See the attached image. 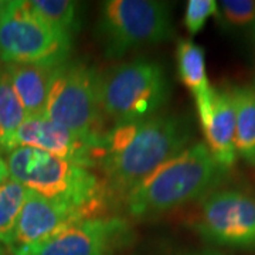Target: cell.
Instances as JSON below:
<instances>
[{"label":"cell","mask_w":255,"mask_h":255,"mask_svg":"<svg viewBox=\"0 0 255 255\" xmlns=\"http://www.w3.org/2000/svg\"><path fill=\"white\" fill-rule=\"evenodd\" d=\"M191 136L189 118L174 114L114 125L104 137L98 167L111 191L125 196L184 150Z\"/></svg>","instance_id":"cell-1"},{"label":"cell","mask_w":255,"mask_h":255,"mask_svg":"<svg viewBox=\"0 0 255 255\" xmlns=\"http://www.w3.org/2000/svg\"><path fill=\"white\" fill-rule=\"evenodd\" d=\"M206 143L189 145L179 155L156 169L124 196L125 210L133 219L164 214L216 190L226 177Z\"/></svg>","instance_id":"cell-2"},{"label":"cell","mask_w":255,"mask_h":255,"mask_svg":"<svg viewBox=\"0 0 255 255\" xmlns=\"http://www.w3.org/2000/svg\"><path fill=\"white\" fill-rule=\"evenodd\" d=\"M9 177L28 190L82 211L88 219L105 216L111 189L84 166L28 146L4 155Z\"/></svg>","instance_id":"cell-3"},{"label":"cell","mask_w":255,"mask_h":255,"mask_svg":"<svg viewBox=\"0 0 255 255\" xmlns=\"http://www.w3.org/2000/svg\"><path fill=\"white\" fill-rule=\"evenodd\" d=\"M169 97L166 71L153 60L136 58L100 74L101 108L112 127L153 118Z\"/></svg>","instance_id":"cell-4"},{"label":"cell","mask_w":255,"mask_h":255,"mask_svg":"<svg viewBox=\"0 0 255 255\" xmlns=\"http://www.w3.org/2000/svg\"><path fill=\"white\" fill-rule=\"evenodd\" d=\"M44 117L77 135L104 142L108 122L100 100V74L90 64L67 60L55 70Z\"/></svg>","instance_id":"cell-5"},{"label":"cell","mask_w":255,"mask_h":255,"mask_svg":"<svg viewBox=\"0 0 255 255\" xmlns=\"http://www.w3.org/2000/svg\"><path fill=\"white\" fill-rule=\"evenodd\" d=\"M173 36L170 9L156 0H110L102 4L98 37L108 58L152 46Z\"/></svg>","instance_id":"cell-6"},{"label":"cell","mask_w":255,"mask_h":255,"mask_svg":"<svg viewBox=\"0 0 255 255\" xmlns=\"http://www.w3.org/2000/svg\"><path fill=\"white\" fill-rule=\"evenodd\" d=\"M71 47L73 37L37 17L28 1H7L0 18V64H61Z\"/></svg>","instance_id":"cell-7"},{"label":"cell","mask_w":255,"mask_h":255,"mask_svg":"<svg viewBox=\"0 0 255 255\" xmlns=\"http://www.w3.org/2000/svg\"><path fill=\"white\" fill-rule=\"evenodd\" d=\"M191 227L213 246L255 250V194L216 189L199 200Z\"/></svg>","instance_id":"cell-8"},{"label":"cell","mask_w":255,"mask_h":255,"mask_svg":"<svg viewBox=\"0 0 255 255\" xmlns=\"http://www.w3.org/2000/svg\"><path fill=\"white\" fill-rule=\"evenodd\" d=\"M88 219L82 211L30 190L6 247L9 255H31L65 228Z\"/></svg>","instance_id":"cell-9"},{"label":"cell","mask_w":255,"mask_h":255,"mask_svg":"<svg viewBox=\"0 0 255 255\" xmlns=\"http://www.w3.org/2000/svg\"><path fill=\"white\" fill-rule=\"evenodd\" d=\"M130 237L127 220L115 216L92 217L74 223L31 255H114L129 244Z\"/></svg>","instance_id":"cell-10"},{"label":"cell","mask_w":255,"mask_h":255,"mask_svg":"<svg viewBox=\"0 0 255 255\" xmlns=\"http://www.w3.org/2000/svg\"><path fill=\"white\" fill-rule=\"evenodd\" d=\"M28 146L58 156L87 169L98 167L102 143L80 136L44 115L27 117L16 132L13 149Z\"/></svg>","instance_id":"cell-11"},{"label":"cell","mask_w":255,"mask_h":255,"mask_svg":"<svg viewBox=\"0 0 255 255\" xmlns=\"http://www.w3.org/2000/svg\"><path fill=\"white\" fill-rule=\"evenodd\" d=\"M196 107L210 153L228 172L237 160L236 110L231 91L213 88L209 98Z\"/></svg>","instance_id":"cell-12"},{"label":"cell","mask_w":255,"mask_h":255,"mask_svg":"<svg viewBox=\"0 0 255 255\" xmlns=\"http://www.w3.org/2000/svg\"><path fill=\"white\" fill-rule=\"evenodd\" d=\"M58 65L46 63L4 65L27 117L44 115L48 91Z\"/></svg>","instance_id":"cell-13"},{"label":"cell","mask_w":255,"mask_h":255,"mask_svg":"<svg viewBox=\"0 0 255 255\" xmlns=\"http://www.w3.org/2000/svg\"><path fill=\"white\" fill-rule=\"evenodd\" d=\"M177 70L182 82L190 90L196 105L207 100L213 91L206 70V54L203 47L196 44L193 40L182 38L177 43L176 50Z\"/></svg>","instance_id":"cell-14"},{"label":"cell","mask_w":255,"mask_h":255,"mask_svg":"<svg viewBox=\"0 0 255 255\" xmlns=\"http://www.w3.org/2000/svg\"><path fill=\"white\" fill-rule=\"evenodd\" d=\"M230 91L236 110V152L255 166V88L233 87Z\"/></svg>","instance_id":"cell-15"},{"label":"cell","mask_w":255,"mask_h":255,"mask_svg":"<svg viewBox=\"0 0 255 255\" xmlns=\"http://www.w3.org/2000/svg\"><path fill=\"white\" fill-rule=\"evenodd\" d=\"M27 114L18 100L10 81L7 70L0 64V153L7 155L13 149V140Z\"/></svg>","instance_id":"cell-16"},{"label":"cell","mask_w":255,"mask_h":255,"mask_svg":"<svg viewBox=\"0 0 255 255\" xmlns=\"http://www.w3.org/2000/svg\"><path fill=\"white\" fill-rule=\"evenodd\" d=\"M28 193L27 187L10 177L0 186V244L4 248L9 246Z\"/></svg>","instance_id":"cell-17"},{"label":"cell","mask_w":255,"mask_h":255,"mask_svg":"<svg viewBox=\"0 0 255 255\" xmlns=\"http://www.w3.org/2000/svg\"><path fill=\"white\" fill-rule=\"evenodd\" d=\"M30 9L48 26L74 36L78 28V3L71 0H31Z\"/></svg>","instance_id":"cell-18"},{"label":"cell","mask_w":255,"mask_h":255,"mask_svg":"<svg viewBox=\"0 0 255 255\" xmlns=\"http://www.w3.org/2000/svg\"><path fill=\"white\" fill-rule=\"evenodd\" d=\"M217 20L221 27L236 34L255 38L254 0H221L217 1Z\"/></svg>","instance_id":"cell-19"},{"label":"cell","mask_w":255,"mask_h":255,"mask_svg":"<svg viewBox=\"0 0 255 255\" xmlns=\"http://www.w3.org/2000/svg\"><path fill=\"white\" fill-rule=\"evenodd\" d=\"M217 13L214 0H189L184 11V26L190 34H197L204 27L210 16Z\"/></svg>","instance_id":"cell-20"},{"label":"cell","mask_w":255,"mask_h":255,"mask_svg":"<svg viewBox=\"0 0 255 255\" xmlns=\"http://www.w3.org/2000/svg\"><path fill=\"white\" fill-rule=\"evenodd\" d=\"M9 179V172H7V166L3 155L0 153V186Z\"/></svg>","instance_id":"cell-21"},{"label":"cell","mask_w":255,"mask_h":255,"mask_svg":"<svg viewBox=\"0 0 255 255\" xmlns=\"http://www.w3.org/2000/svg\"><path fill=\"white\" fill-rule=\"evenodd\" d=\"M186 255H223L217 253V251H213V250H204V251H197V253H191V254Z\"/></svg>","instance_id":"cell-22"},{"label":"cell","mask_w":255,"mask_h":255,"mask_svg":"<svg viewBox=\"0 0 255 255\" xmlns=\"http://www.w3.org/2000/svg\"><path fill=\"white\" fill-rule=\"evenodd\" d=\"M6 4H7V1H1L0 0V18H1V14H3L4 9H6Z\"/></svg>","instance_id":"cell-23"},{"label":"cell","mask_w":255,"mask_h":255,"mask_svg":"<svg viewBox=\"0 0 255 255\" xmlns=\"http://www.w3.org/2000/svg\"><path fill=\"white\" fill-rule=\"evenodd\" d=\"M0 255H9V253H7V250L4 248V247L0 244Z\"/></svg>","instance_id":"cell-24"},{"label":"cell","mask_w":255,"mask_h":255,"mask_svg":"<svg viewBox=\"0 0 255 255\" xmlns=\"http://www.w3.org/2000/svg\"><path fill=\"white\" fill-rule=\"evenodd\" d=\"M254 88H255V85H254Z\"/></svg>","instance_id":"cell-25"}]
</instances>
